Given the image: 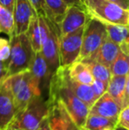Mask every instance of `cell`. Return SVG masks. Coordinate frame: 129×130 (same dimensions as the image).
<instances>
[{"mask_svg":"<svg viewBox=\"0 0 129 130\" xmlns=\"http://www.w3.org/2000/svg\"><path fill=\"white\" fill-rule=\"evenodd\" d=\"M90 19L84 6L70 5L67 7L65 15L59 24L60 37L73 32L86 25Z\"/></svg>","mask_w":129,"mask_h":130,"instance_id":"obj_9","label":"cell"},{"mask_svg":"<svg viewBox=\"0 0 129 130\" xmlns=\"http://www.w3.org/2000/svg\"><path fill=\"white\" fill-rule=\"evenodd\" d=\"M10 56V42L0 37V61H7Z\"/></svg>","mask_w":129,"mask_h":130,"instance_id":"obj_28","label":"cell"},{"mask_svg":"<svg viewBox=\"0 0 129 130\" xmlns=\"http://www.w3.org/2000/svg\"><path fill=\"white\" fill-rule=\"evenodd\" d=\"M65 79V82L68 85V87L71 89V90L76 95V96L78 98H80L90 109V107L96 102L95 96H94L93 91H92L90 85L80 83V82H77L75 80H72L68 75V67H67L66 69Z\"/></svg>","mask_w":129,"mask_h":130,"instance_id":"obj_16","label":"cell"},{"mask_svg":"<svg viewBox=\"0 0 129 130\" xmlns=\"http://www.w3.org/2000/svg\"><path fill=\"white\" fill-rule=\"evenodd\" d=\"M3 83L12 94L15 114L24 109L34 96H43L33 80L29 69L7 76Z\"/></svg>","mask_w":129,"mask_h":130,"instance_id":"obj_2","label":"cell"},{"mask_svg":"<svg viewBox=\"0 0 129 130\" xmlns=\"http://www.w3.org/2000/svg\"><path fill=\"white\" fill-rule=\"evenodd\" d=\"M110 71L112 75H126L129 71V58L128 55L119 51L117 57L112 65L110 66Z\"/></svg>","mask_w":129,"mask_h":130,"instance_id":"obj_22","label":"cell"},{"mask_svg":"<svg viewBox=\"0 0 129 130\" xmlns=\"http://www.w3.org/2000/svg\"><path fill=\"white\" fill-rule=\"evenodd\" d=\"M28 69L31 73L32 78L35 85L42 91V94L44 89H49L52 74L50 71L48 64L41 52H34Z\"/></svg>","mask_w":129,"mask_h":130,"instance_id":"obj_11","label":"cell"},{"mask_svg":"<svg viewBox=\"0 0 129 130\" xmlns=\"http://www.w3.org/2000/svg\"><path fill=\"white\" fill-rule=\"evenodd\" d=\"M81 1H82V2H83V0H81Z\"/></svg>","mask_w":129,"mask_h":130,"instance_id":"obj_36","label":"cell"},{"mask_svg":"<svg viewBox=\"0 0 129 130\" xmlns=\"http://www.w3.org/2000/svg\"><path fill=\"white\" fill-rule=\"evenodd\" d=\"M107 32V37L118 45L126 42H129L128 26L116 24H104Z\"/></svg>","mask_w":129,"mask_h":130,"instance_id":"obj_20","label":"cell"},{"mask_svg":"<svg viewBox=\"0 0 129 130\" xmlns=\"http://www.w3.org/2000/svg\"><path fill=\"white\" fill-rule=\"evenodd\" d=\"M0 32L5 33L9 37L13 36L14 21L12 12L0 5Z\"/></svg>","mask_w":129,"mask_h":130,"instance_id":"obj_23","label":"cell"},{"mask_svg":"<svg viewBox=\"0 0 129 130\" xmlns=\"http://www.w3.org/2000/svg\"><path fill=\"white\" fill-rule=\"evenodd\" d=\"M34 13L36 12L29 0H15L12 9L14 21L13 35L26 33L31 18Z\"/></svg>","mask_w":129,"mask_h":130,"instance_id":"obj_10","label":"cell"},{"mask_svg":"<svg viewBox=\"0 0 129 130\" xmlns=\"http://www.w3.org/2000/svg\"><path fill=\"white\" fill-rule=\"evenodd\" d=\"M15 115L13 99L3 82H0V130H6Z\"/></svg>","mask_w":129,"mask_h":130,"instance_id":"obj_13","label":"cell"},{"mask_svg":"<svg viewBox=\"0 0 129 130\" xmlns=\"http://www.w3.org/2000/svg\"><path fill=\"white\" fill-rule=\"evenodd\" d=\"M107 84H105L104 82H101L99 80H96L94 79L93 82L90 84V87L93 91L94 96H95V99L97 100L98 98L102 96L104 92H106L107 90Z\"/></svg>","mask_w":129,"mask_h":130,"instance_id":"obj_27","label":"cell"},{"mask_svg":"<svg viewBox=\"0 0 129 130\" xmlns=\"http://www.w3.org/2000/svg\"><path fill=\"white\" fill-rule=\"evenodd\" d=\"M67 7L63 0H43V16L59 26Z\"/></svg>","mask_w":129,"mask_h":130,"instance_id":"obj_15","label":"cell"},{"mask_svg":"<svg viewBox=\"0 0 129 130\" xmlns=\"http://www.w3.org/2000/svg\"><path fill=\"white\" fill-rule=\"evenodd\" d=\"M48 119L51 130H65L60 110L56 103H49Z\"/></svg>","mask_w":129,"mask_h":130,"instance_id":"obj_24","label":"cell"},{"mask_svg":"<svg viewBox=\"0 0 129 130\" xmlns=\"http://www.w3.org/2000/svg\"><path fill=\"white\" fill-rule=\"evenodd\" d=\"M88 16L104 24L128 26L129 10L124 9L110 0H83Z\"/></svg>","mask_w":129,"mask_h":130,"instance_id":"obj_3","label":"cell"},{"mask_svg":"<svg viewBox=\"0 0 129 130\" xmlns=\"http://www.w3.org/2000/svg\"><path fill=\"white\" fill-rule=\"evenodd\" d=\"M84 27L60 37L59 40V66L68 67L77 61L82 43Z\"/></svg>","mask_w":129,"mask_h":130,"instance_id":"obj_7","label":"cell"},{"mask_svg":"<svg viewBox=\"0 0 129 130\" xmlns=\"http://www.w3.org/2000/svg\"><path fill=\"white\" fill-rule=\"evenodd\" d=\"M48 21V33L42 44L41 52L45 58L51 74L59 67V40L60 33L58 25L50 21Z\"/></svg>","mask_w":129,"mask_h":130,"instance_id":"obj_8","label":"cell"},{"mask_svg":"<svg viewBox=\"0 0 129 130\" xmlns=\"http://www.w3.org/2000/svg\"><path fill=\"white\" fill-rule=\"evenodd\" d=\"M68 6L70 5H79V6H84L83 2L81 0H63Z\"/></svg>","mask_w":129,"mask_h":130,"instance_id":"obj_34","label":"cell"},{"mask_svg":"<svg viewBox=\"0 0 129 130\" xmlns=\"http://www.w3.org/2000/svg\"><path fill=\"white\" fill-rule=\"evenodd\" d=\"M29 2L36 13L43 15V0H29Z\"/></svg>","mask_w":129,"mask_h":130,"instance_id":"obj_29","label":"cell"},{"mask_svg":"<svg viewBox=\"0 0 129 130\" xmlns=\"http://www.w3.org/2000/svg\"><path fill=\"white\" fill-rule=\"evenodd\" d=\"M117 122L101 115L88 112L82 130H116Z\"/></svg>","mask_w":129,"mask_h":130,"instance_id":"obj_19","label":"cell"},{"mask_svg":"<svg viewBox=\"0 0 129 130\" xmlns=\"http://www.w3.org/2000/svg\"><path fill=\"white\" fill-rule=\"evenodd\" d=\"M49 103L43 96H34L26 107L14 115L7 129L34 130L48 116Z\"/></svg>","mask_w":129,"mask_h":130,"instance_id":"obj_4","label":"cell"},{"mask_svg":"<svg viewBox=\"0 0 129 130\" xmlns=\"http://www.w3.org/2000/svg\"><path fill=\"white\" fill-rule=\"evenodd\" d=\"M7 77V61H0V82Z\"/></svg>","mask_w":129,"mask_h":130,"instance_id":"obj_30","label":"cell"},{"mask_svg":"<svg viewBox=\"0 0 129 130\" xmlns=\"http://www.w3.org/2000/svg\"><path fill=\"white\" fill-rule=\"evenodd\" d=\"M110 1L117 4L118 5H119L124 9L129 8V0H110Z\"/></svg>","mask_w":129,"mask_h":130,"instance_id":"obj_33","label":"cell"},{"mask_svg":"<svg viewBox=\"0 0 129 130\" xmlns=\"http://www.w3.org/2000/svg\"><path fill=\"white\" fill-rule=\"evenodd\" d=\"M119 52V45L107 37L101 44V46L97 49V52L89 58L84 60H94V61L99 62V63L103 64L110 68V66L115 59Z\"/></svg>","mask_w":129,"mask_h":130,"instance_id":"obj_14","label":"cell"},{"mask_svg":"<svg viewBox=\"0 0 129 130\" xmlns=\"http://www.w3.org/2000/svg\"><path fill=\"white\" fill-rule=\"evenodd\" d=\"M106 38L107 32L104 23L90 18L83 29L82 43L78 60L82 61L92 56Z\"/></svg>","mask_w":129,"mask_h":130,"instance_id":"obj_6","label":"cell"},{"mask_svg":"<svg viewBox=\"0 0 129 130\" xmlns=\"http://www.w3.org/2000/svg\"><path fill=\"white\" fill-rule=\"evenodd\" d=\"M83 62L88 65L94 79L101 80L108 85L109 80L112 77V74L108 67L94 60H83Z\"/></svg>","mask_w":129,"mask_h":130,"instance_id":"obj_21","label":"cell"},{"mask_svg":"<svg viewBox=\"0 0 129 130\" xmlns=\"http://www.w3.org/2000/svg\"><path fill=\"white\" fill-rule=\"evenodd\" d=\"M120 110L121 107L119 104L106 91L96 100L93 105L90 107L89 112L101 115L117 122Z\"/></svg>","mask_w":129,"mask_h":130,"instance_id":"obj_12","label":"cell"},{"mask_svg":"<svg viewBox=\"0 0 129 130\" xmlns=\"http://www.w3.org/2000/svg\"><path fill=\"white\" fill-rule=\"evenodd\" d=\"M129 80V75H112L107 86V92L110 96L119 104L121 109L123 108L124 93L126 84Z\"/></svg>","mask_w":129,"mask_h":130,"instance_id":"obj_17","label":"cell"},{"mask_svg":"<svg viewBox=\"0 0 129 130\" xmlns=\"http://www.w3.org/2000/svg\"><path fill=\"white\" fill-rule=\"evenodd\" d=\"M67 67L59 66L53 73L49 85L48 102H59L67 111L74 123L82 129L89 112V108L71 90L65 82Z\"/></svg>","mask_w":129,"mask_h":130,"instance_id":"obj_1","label":"cell"},{"mask_svg":"<svg viewBox=\"0 0 129 130\" xmlns=\"http://www.w3.org/2000/svg\"><path fill=\"white\" fill-rule=\"evenodd\" d=\"M6 130H21V129H16V128H12V129H6Z\"/></svg>","mask_w":129,"mask_h":130,"instance_id":"obj_35","label":"cell"},{"mask_svg":"<svg viewBox=\"0 0 129 130\" xmlns=\"http://www.w3.org/2000/svg\"><path fill=\"white\" fill-rule=\"evenodd\" d=\"M49 103H56L59 105V110H60L61 115H62L63 120H64V125H65V130H82L81 128H80L74 121L72 120V118L70 117V115L67 113V111H65V109L64 108V106L61 104H59V102H49Z\"/></svg>","mask_w":129,"mask_h":130,"instance_id":"obj_25","label":"cell"},{"mask_svg":"<svg viewBox=\"0 0 129 130\" xmlns=\"http://www.w3.org/2000/svg\"><path fill=\"white\" fill-rule=\"evenodd\" d=\"M68 75L72 80L86 85H90L94 80L88 65L80 60L68 66Z\"/></svg>","mask_w":129,"mask_h":130,"instance_id":"obj_18","label":"cell"},{"mask_svg":"<svg viewBox=\"0 0 129 130\" xmlns=\"http://www.w3.org/2000/svg\"><path fill=\"white\" fill-rule=\"evenodd\" d=\"M9 42L10 56L7 60V76L29 68L34 54L26 33L13 35Z\"/></svg>","mask_w":129,"mask_h":130,"instance_id":"obj_5","label":"cell"},{"mask_svg":"<svg viewBox=\"0 0 129 130\" xmlns=\"http://www.w3.org/2000/svg\"><path fill=\"white\" fill-rule=\"evenodd\" d=\"M14 1H15V0H0V5H3V6L5 7L7 10H9L10 12H12Z\"/></svg>","mask_w":129,"mask_h":130,"instance_id":"obj_32","label":"cell"},{"mask_svg":"<svg viewBox=\"0 0 129 130\" xmlns=\"http://www.w3.org/2000/svg\"><path fill=\"white\" fill-rule=\"evenodd\" d=\"M34 130H51L50 129V124H49L48 116L42 120V122L39 124V126H38Z\"/></svg>","mask_w":129,"mask_h":130,"instance_id":"obj_31","label":"cell"},{"mask_svg":"<svg viewBox=\"0 0 129 130\" xmlns=\"http://www.w3.org/2000/svg\"><path fill=\"white\" fill-rule=\"evenodd\" d=\"M117 128L129 130V105L122 108L117 120Z\"/></svg>","mask_w":129,"mask_h":130,"instance_id":"obj_26","label":"cell"}]
</instances>
